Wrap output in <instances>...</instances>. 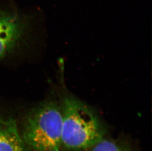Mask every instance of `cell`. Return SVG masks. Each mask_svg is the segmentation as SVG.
<instances>
[{"mask_svg": "<svg viewBox=\"0 0 152 151\" xmlns=\"http://www.w3.org/2000/svg\"><path fill=\"white\" fill-rule=\"evenodd\" d=\"M63 112L61 104L41 103L23 119L20 134L28 151H62Z\"/></svg>", "mask_w": 152, "mask_h": 151, "instance_id": "1", "label": "cell"}, {"mask_svg": "<svg viewBox=\"0 0 152 151\" xmlns=\"http://www.w3.org/2000/svg\"><path fill=\"white\" fill-rule=\"evenodd\" d=\"M61 105L63 148L84 151L104 138L103 128L98 116L84 103L73 96L66 95Z\"/></svg>", "mask_w": 152, "mask_h": 151, "instance_id": "2", "label": "cell"}, {"mask_svg": "<svg viewBox=\"0 0 152 151\" xmlns=\"http://www.w3.org/2000/svg\"><path fill=\"white\" fill-rule=\"evenodd\" d=\"M25 30V25L17 16L0 12V60L21 45Z\"/></svg>", "mask_w": 152, "mask_h": 151, "instance_id": "3", "label": "cell"}, {"mask_svg": "<svg viewBox=\"0 0 152 151\" xmlns=\"http://www.w3.org/2000/svg\"><path fill=\"white\" fill-rule=\"evenodd\" d=\"M0 151H28L16 121L0 118Z\"/></svg>", "mask_w": 152, "mask_h": 151, "instance_id": "4", "label": "cell"}, {"mask_svg": "<svg viewBox=\"0 0 152 151\" xmlns=\"http://www.w3.org/2000/svg\"><path fill=\"white\" fill-rule=\"evenodd\" d=\"M84 151H132L128 146L118 141L103 138Z\"/></svg>", "mask_w": 152, "mask_h": 151, "instance_id": "5", "label": "cell"}]
</instances>
